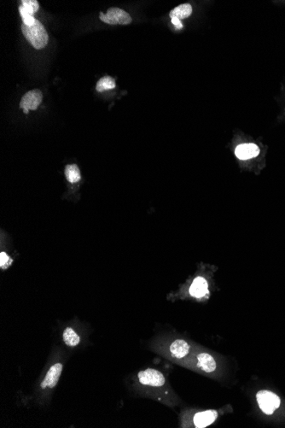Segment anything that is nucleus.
I'll list each match as a JSON object with an SVG mask.
<instances>
[{
	"instance_id": "nucleus-18",
	"label": "nucleus",
	"mask_w": 285,
	"mask_h": 428,
	"mask_svg": "<svg viewBox=\"0 0 285 428\" xmlns=\"http://www.w3.org/2000/svg\"><path fill=\"white\" fill-rule=\"evenodd\" d=\"M12 263L11 257L8 256L5 252H1L0 254V267L2 269H6L10 267Z\"/></svg>"
},
{
	"instance_id": "nucleus-5",
	"label": "nucleus",
	"mask_w": 285,
	"mask_h": 428,
	"mask_svg": "<svg viewBox=\"0 0 285 428\" xmlns=\"http://www.w3.org/2000/svg\"><path fill=\"white\" fill-rule=\"evenodd\" d=\"M43 94L38 89L29 91L21 98L20 108L23 109V112L28 114L29 110H35L42 102Z\"/></svg>"
},
{
	"instance_id": "nucleus-12",
	"label": "nucleus",
	"mask_w": 285,
	"mask_h": 428,
	"mask_svg": "<svg viewBox=\"0 0 285 428\" xmlns=\"http://www.w3.org/2000/svg\"><path fill=\"white\" fill-rule=\"evenodd\" d=\"M63 339L65 344H67L69 347L77 346L81 343V337L72 327L65 328L63 334Z\"/></svg>"
},
{
	"instance_id": "nucleus-10",
	"label": "nucleus",
	"mask_w": 285,
	"mask_h": 428,
	"mask_svg": "<svg viewBox=\"0 0 285 428\" xmlns=\"http://www.w3.org/2000/svg\"><path fill=\"white\" fill-rule=\"evenodd\" d=\"M190 351V345L184 339H176L170 345V352L173 357L181 359L185 357Z\"/></svg>"
},
{
	"instance_id": "nucleus-9",
	"label": "nucleus",
	"mask_w": 285,
	"mask_h": 428,
	"mask_svg": "<svg viewBox=\"0 0 285 428\" xmlns=\"http://www.w3.org/2000/svg\"><path fill=\"white\" fill-rule=\"evenodd\" d=\"M208 285L204 278L197 277L195 279L193 283L190 287V294L194 297L200 299L204 297L205 295L208 294Z\"/></svg>"
},
{
	"instance_id": "nucleus-14",
	"label": "nucleus",
	"mask_w": 285,
	"mask_h": 428,
	"mask_svg": "<svg viewBox=\"0 0 285 428\" xmlns=\"http://www.w3.org/2000/svg\"><path fill=\"white\" fill-rule=\"evenodd\" d=\"M66 179L70 183H76L81 179V171L76 164H69L65 168Z\"/></svg>"
},
{
	"instance_id": "nucleus-4",
	"label": "nucleus",
	"mask_w": 285,
	"mask_h": 428,
	"mask_svg": "<svg viewBox=\"0 0 285 428\" xmlns=\"http://www.w3.org/2000/svg\"><path fill=\"white\" fill-rule=\"evenodd\" d=\"M138 381L144 386L160 387L164 386L165 377L162 373L154 369H147L140 371L137 374Z\"/></svg>"
},
{
	"instance_id": "nucleus-3",
	"label": "nucleus",
	"mask_w": 285,
	"mask_h": 428,
	"mask_svg": "<svg viewBox=\"0 0 285 428\" xmlns=\"http://www.w3.org/2000/svg\"><path fill=\"white\" fill-rule=\"evenodd\" d=\"M99 18L109 25H128L132 22L130 15L119 8H110L106 14L100 12Z\"/></svg>"
},
{
	"instance_id": "nucleus-8",
	"label": "nucleus",
	"mask_w": 285,
	"mask_h": 428,
	"mask_svg": "<svg viewBox=\"0 0 285 428\" xmlns=\"http://www.w3.org/2000/svg\"><path fill=\"white\" fill-rule=\"evenodd\" d=\"M218 417V412L216 410H206L199 412L194 416V424L197 428H206L211 425Z\"/></svg>"
},
{
	"instance_id": "nucleus-1",
	"label": "nucleus",
	"mask_w": 285,
	"mask_h": 428,
	"mask_svg": "<svg viewBox=\"0 0 285 428\" xmlns=\"http://www.w3.org/2000/svg\"><path fill=\"white\" fill-rule=\"evenodd\" d=\"M21 31L26 39L32 45L34 48L40 50L47 46L49 36L46 28H44L39 20H36L35 23L33 26L21 25Z\"/></svg>"
},
{
	"instance_id": "nucleus-15",
	"label": "nucleus",
	"mask_w": 285,
	"mask_h": 428,
	"mask_svg": "<svg viewBox=\"0 0 285 428\" xmlns=\"http://www.w3.org/2000/svg\"><path fill=\"white\" fill-rule=\"evenodd\" d=\"M116 88V81L110 76H105L102 77L98 81L97 86H96V90L102 92V91H108V90H112Z\"/></svg>"
},
{
	"instance_id": "nucleus-11",
	"label": "nucleus",
	"mask_w": 285,
	"mask_h": 428,
	"mask_svg": "<svg viewBox=\"0 0 285 428\" xmlns=\"http://www.w3.org/2000/svg\"><path fill=\"white\" fill-rule=\"evenodd\" d=\"M197 365L206 373L215 372L217 364L215 358L208 353H200L197 355Z\"/></svg>"
},
{
	"instance_id": "nucleus-6",
	"label": "nucleus",
	"mask_w": 285,
	"mask_h": 428,
	"mask_svg": "<svg viewBox=\"0 0 285 428\" xmlns=\"http://www.w3.org/2000/svg\"><path fill=\"white\" fill-rule=\"evenodd\" d=\"M63 368L64 367L61 362H57L51 366L40 384L41 389H53L59 381Z\"/></svg>"
},
{
	"instance_id": "nucleus-13",
	"label": "nucleus",
	"mask_w": 285,
	"mask_h": 428,
	"mask_svg": "<svg viewBox=\"0 0 285 428\" xmlns=\"http://www.w3.org/2000/svg\"><path fill=\"white\" fill-rule=\"evenodd\" d=\"M191 13H192V7L190 4H180L170 12V18L183 20L189 18Z\"/></svg>"
},
{
	"instance_id": "nucleus-7",
	"label": "nucleus",
	"mask_w": 285,
	"mask_h": 428,
	"mask_svg": "<svg viewBox=\"0 0 285 428\" xmlns=\"http://www.w3.org/2000/svg\"><path fill=\"white\" fill-rule=\"evenodd\" d=\"M260 148L257 144L246 143L239 144L236 148L235 154L236 158H239L240 160H249L251 158H256L260 154Z\"/></svg>"
},
{
	"instance_id": "nucleus-19",
	"label": "nucleus",
	"mask_w": 285,
	"mask_h": 428,
	"mask_svg": "<svg viewBox=\"0 0 285 428\" xmlns=\"http://www.w3.org/2000/svg\"><path fill=\"white\" fill-rule=\"evenodd\" d=\"M171 19H172V23L176 27L177 29H181L183 28V24L181 23L180 19L178 18H171Z\"/></svg>"
},
{
	"instance_id": "nucleus-2",
	"label": "nucleus",
	"mask_w": 285,
	"mask_h": 428,
	"mask_svg": "<svg viewBox=\"0 0 285 428\" xmlns=\"http://www.w3.org/2000/svg\"><path fill=\"white\" fill-rule=\"evenodd\" d=\"M256 400L261 411L266 414H272L280 407L281 400L274 392L268 390H261L256 394Z\"/></svg>"
},
{
	"instance_id": "nucleus-17",
	"label": "nucleus",
	"mask_w": 285,
	"mask_h": 428,
	"mask_svg": "<svg viewBox=\"0 0 285 428\" xmlns=\"http://www.w3.org/2000/svg\"><path fill=\"white\" fill-rule=\"evenodd\" d=\"M19 12H20L21 19L23 21V24L26 25V26H33V25L35 23V18H34V16H32V15L29 14L28 11L25 10V8L22 5L19 7Z\"/></svg>"
},
{
	"instance_id": "nucleus-16",
	"label": "nucleus",
	"mask_w": 285,
	"mask_h": 428,
	"mask_svg": "<svg viewBox=\"0 0 285 428\" xmlns=\"http://www.w3.org/2000/svg\"><path fill=\"white\" fill-rule=\"evenodd\" d=\"M21 4H22L21 5L25 8V10L32 16H34V14L39 9V3L36 0H22Z\"/></svg>"
}]
</instances>
